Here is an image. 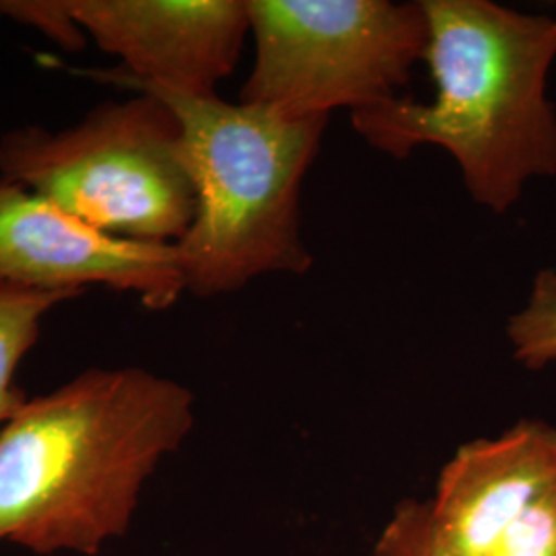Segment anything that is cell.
Masks as SVG:
<instances>
[{
  "mask_svg": "<svg viewBox=\"0 0 556 556\" xmlns=\"http://www.w3.org/2000/svg\"><path fill=\"white\" fill-rule=\"evenodd\" d=\"M194 394L140 367L89 369L0 427V542L100 555L194 427Z\"/></svg>",
  "mask_w": 556,
  "mask_h": 556,
  "instance_id": "cell-1",
  "label": "cell"
},
{
  "mask_svg": "<svg viewBox=\"0 0 556 556\" xmlns=\"http://www.w3.org/2000/svg\"><path fill=\"white\" fill-rule=\"evenodd\" d=\"M420 2L433 100L381 101L351 114L353 128L394 160L425 144L447 151L472 200L501 215L530 179L556 174V110L546 96L556 20L491 0Z\"/></svg>",
  "mask_w": 556,
  "mask_h": 556,
  "instance_id": "cell-2",
  "label": "cell"
},
{
  "mask_svg": "<svg viewBox=\"0 0 556 556\" xmlns=\"http://www.w3.org/2000/svg\"><path fill=\"white\" fill-rule=\"evenodd\" d=\"M160 98L179 122L197 211L176 243L186 291L219 298L266 275H305L314 256L301 233V188L328 118H287L219 96Z\"/></svg>",
  "mask_w": 556,
  "mask_h": 556,
  "instance_id": "cell-3",
  "label": "cell"
},
{
  "mask_svg": "<svg viewBox=\"0 0 556 556\" xmlns=\"http://www.w3.org/2000/svg\"><path fill=\"white\" fill-rule=\"evenodd\" d=\"M0 179L116 238L178 243L197 194L176 114L155 96L110 101L64 128L0 137Z\"/></svg>",
  "mask_w": 556,
  "mask_h": 556,
  "instance_id": "cell-4",
  "label": "cell"
},
{
  "mask_svg": "<svg viewBox=\"0 0 556 556\" xmlns=\"http://www.w3.org/2000/svg\"><path fill=\"white\" fill-rule=\"evenodd\" d=\"M254 66L243 103L287 118H330L397 98L425 60L422 2L245 0Z\"/></svg>",
  "mask_w": 556,
  "mask_h": 556,
  "instance_id": "cell-5",
  "label": "cell"
},
{
  "mask_svg": "<svg viewBox=\"0 0 556 556\" xmlns=\"http://www.w3.org/2000/svg\"><path fill=\"white\" fill-rule=\"evenodd\" d=\"M64 13L116 71H77L110 85H149L179 96H217L233 75L250 17L245 0H60Z\"/></svg>",
  "mask_w": 556,
  "mask_h": 556,
  "instance_id": "cell-6",
  "label": "cell"
},
{
  "mask_svg": "<svg viewBox=\"0 0 556 556\" xmlns=\"http://www.w3.org/2000/svg\"><path fill=\"white\" fill-rule=\"evenodd\" d=\"M0 278L40 291L89 285L132 293L163 312L186 293L176 243L116 238L52 200L0 179Z\"/></svg>",
  "mask_w": 556,
  "mask_h": 556,
  "instance_id": "cell-7",
  "label": "cell"
},
{
  "mask_svg": "<svg viewBox=\"0 0 556 556\" xmlns=\"http://www.w3.org/2000/svg\"><path fill=\"white\" fill-rule=\"evenodd\" d=\"M556 491V429L519 420L498 438L459 445L439 475L429 511L456 556H489L538 501Z\"/></svg>",
  "mask_w": 556,
  "mask_h": 556,
  "instance_id": "cell-8",
  "label": "cell"
},
{
  "mask_svg": "<svg viewBox=\"0 0 556 556\" xmlns=\"http://www.w3.org/2000/svg\"><path fill=\"white\" fill-rule=\"evenodd\" d=\"M80 295L75 291L29 289L0 278V427L25 402L15 388V374L40 337L41 319Z\"/></svg>",
  "mask_w": 556,
  "mask_h": 556,
  "instance_id": "cell-9",
  "label": "cell"
},
{
  "mask_svg": "<svg viewBox=\"0 0 556 556\" xmlns=\"http://www.w3.org/2000/svg\"><path fill=\"white\" fill-rule=\"evenodd\" d=\"M514 357L538 371L556 363V270H540L528 303L507 321Z\"/></svg>",
  "mask_w": 556,
  "mask_h": 556,
  "instance_id": "cell-10",
  "label": "cell"
},
{
  "mask_svg": "<svg viewBox=\"0 0 556 556\" xmlns=\"http://www.w3.org/2000/svg\"><path fill=\"white\" fill-rule=\"evenodd\" d=\"M376 556H456L439 536L429 503L402 501L376 544Z\"/></svg>",
  "mask_w": 556,
  "mask_h": 556,
  "instance_id": "cell-11",
  "label": "cell"
},
{
  "mask_svg": "<svg viewBox=\"0 0 556 556\" xmlns=\"http://www.w3.org/2000/svg\"><path fill=\"white\" fill-rule=\"evenodd\" d=\"M489 556H556V491L519 517Z\"/></svg>",
  "mask_w": 556,
  "mask_h": 556,
  "instance_id": "cell-12",
  "label": "cell"
},
{
  "mask_svg": "<svg viewBox=\"0 0 556 556\" xmlns=\"http://www.w3.org/2000/svg\"><path fill=\"white\" fill-rule=\"evenodd\" d=\"M0 15L38 27L64 48H79L85 40L79 27L64 13L60 0H0Z\"/></svg>",
  "mask_w": 556,
  "mask_h": 556,
  "instance_id": "cell-13",
  "label": "cell"
}]
</instances>
